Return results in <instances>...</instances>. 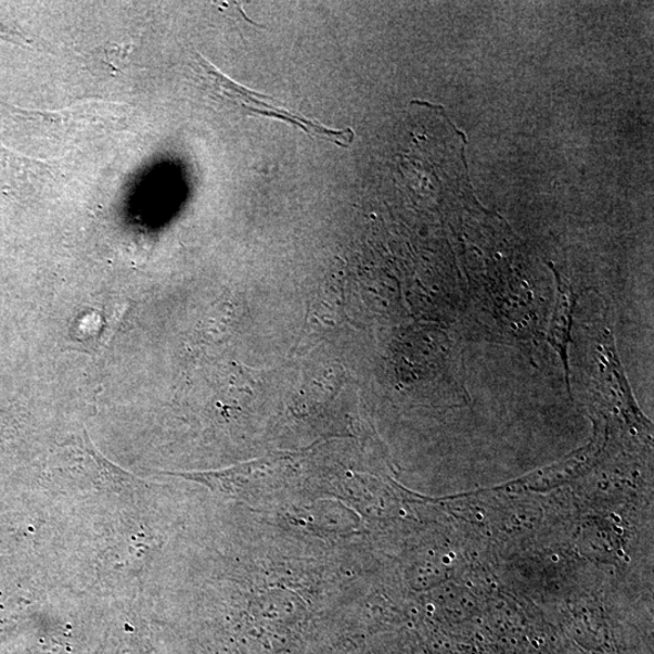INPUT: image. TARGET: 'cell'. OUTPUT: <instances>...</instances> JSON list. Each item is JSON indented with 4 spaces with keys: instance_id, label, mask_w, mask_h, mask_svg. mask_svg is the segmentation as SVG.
I'll return each mask as SVG.
<instances>
[{
    "instance_id": "obj_1",
    "label": "cell",
    "mask_w": 654,
    "mask_h": 654,
    "mask_svg": "<svg viewBox=\"0 0 654 654\" xmlns=\"http://www.w3.org/2000/svg\"><path fill=\"white\" fill-rule=\"evenodd\" d=\"M195 65L205 89H207L210 96L217 101L225 102V104L239 106L251 114L255 113L258 106L263 107V115H271V117H277L286 122L297 124L298 126L302 127L305 133H311L310 129H312L314 134L318 136H323L324 138L341 137L343 141H349L347 135L353 134L351 132L328 131L323 126H319L300 117V115L293 114L287 110L279 108L273 105L264 104V102L260 100L263 95L250 92V90L235 83L233 81H230L200 54H196Z\"/></svg>"
}]
</instances>
